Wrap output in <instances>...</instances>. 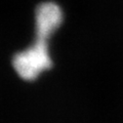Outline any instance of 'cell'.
<instances>
[{
  "instance_id": "1",
  "label": "cell",
  "mask_w": 123,
  "mask_h": 123,
  "mask_svg": "<svg viewBox=\"0 0 123 123\" xmlns=\"http://www.w3.org/2000/svg\"><path fill=\"white\" fill-rule=\"evenodd\" d=\"M49 40L35 38L34 43L18 50L11 57V67L23 81L33 82L42 73L53 68Z\"/></svg>"
},
{
  "instance_id": "2",
  "label": "cell",
  "mask_w": 123,
  "mask_h": 123,
  "mask_svg": "<svg viewBox=\"0 0 123 123\" xmlns=\"http://www.w3.org/2000/svg\"><path fill=\"white\" fill-rule=\"evenodd\" d=\"M34 15L35 38L45 40H50L64 20L61 6L52 1H45L37 5Z\"/></svg>"
}]
</instances>
